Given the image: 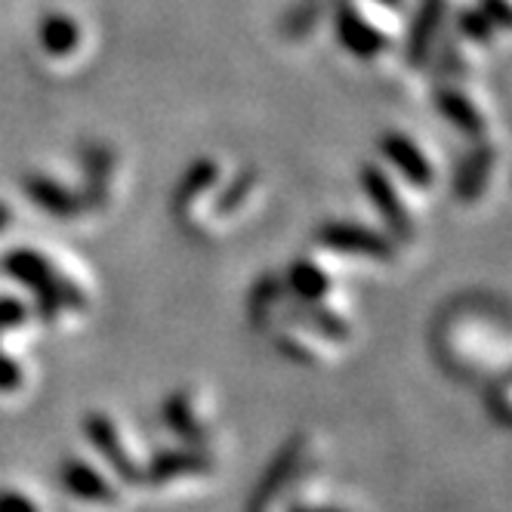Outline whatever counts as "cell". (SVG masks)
<instances>
[{"label":"cell","mask_w":512,"mask_h":512,"mask_svg":"<svg viewBox=\"0 0 512 512\" xmlns=\"http://www.w3.org/2000/svg\"><path fill=\"white\" fill-rule=\"evenodd\" d=\"M4 269L28 284L34 290V297H38L41 309L47 318H56L59 306H84V297L75 290V284H65L53 269L50 263L44 260L41 253H34V250H13L4 256Z\"/></svg>","instance_id":"6da1fadb"},{"label":"cell","mask_w":512,"mask_h":512,"mask_svg":"<svg viewBox=\"0 0 512 512\" xmlns=\"http://www.w3.org/2000/svg\"><path fill=\"white\" fill-rule=\"evenodd\" d=\"M303 448H306L303 438H294V442L284 445V451L272 460L260 485H256V491L250 497V512H269V506L281 497L284 485L297 475V469L303 463Z\"/></svg>","instance_id":"7a4b0ae2"},{"label":"cell","mask_w":512,"mask_h":512,"mask_svg":"<svg viewBox=\"0 0 512 512\" xmlns=\"http://www.w3.org/2000/svg\"><path fill=\"white\" fill-rule=\"evenodd\" d=\"M361 186L368 189L371 201L383 213V219L389 223V229L395 232V238L398 241H411L414 238V223H411L405 204H401V198L395 195L392 182L386 179V173L380 167H364L361 170Z\"/></svg>","instance_id":"3957f363"},{"label":"cell","mask_w":512,"mask_h":512,"mask_svg":"<svg viewBox=\"0 0 512 512\" xmlns=\"http://www.w3.org/2000/svg\"><path fill=\"white\" fill-rule=\"evenodd\" d=\"M321 241L334 250H346V253H364V256H377V260H392V241L364 229V226H355V223H327L321 229Z\"/></svg>","instance_id":"277c9868"},{"label":"cell","mask_w":512,"mask_h":512,"mask_svg":"<svg viewBox=\"0 0 512 512\" xmlns=\"http://www.w3.org/2000/svg\"><path fill=\"white\" fill-rule=\"evenodd\" d=\"M84 429H87V438H90V442L105 454V460L118 469L121 479H127V482H139V479H142V469L133 463V457H130L127 448L121 445L118 426H115L112 420H108L105 414H90L87 423H84Z\"/></svg>","instance_id":"5b68a950"},{"label":"cell","mask_w":512,"mask_h":512,"mask_svg":"<svg viewBox=\"0 0 512 512\" xmlns=\"http://www.w3.org/2000/svg\"><path fill=\"white\" fill-rule=\"evenodd\" d=\"M380 149H383V155L405 173V179L408 182H414V186H420V189H429L432 186V167H429V161H426V155L417 149V145L408 139V136H401V133H386L383 136V142H380Z\"/></svg>","instance_id":"8992f818"},{"label":"cell","mask_w":512,"mask_h":512,"mask_svg":"<svg viewBox=\"0 0 512 512\" xmlns=\"http://www.w3.org/2000/svg\"><path fill=\"white\" fill-rule=\"evenodd\" d=\"M59 479H62V488L68 494H75L78 500H90V503H112L115 500L112 485H108L93 466H87L81 460H65Z\"/></svg>","instance_id":"52a82bcc"},{"label":"cell","mask_w":512,"mask_h":512,"mask_svg":"<svg viewBox=\"0 0 512 512\" xmlns=\"http://www.w3.org/2000/svg\"><path fill=\"white\" fill-rule=\"evenodd\" d=\"M491 167H494V149L491 145H475V149L466 155V164L460 167L457 179H454V195L460 201L479 198V192L485 189V182L491 176Z\"/></svg>","instance_id":"ba28073f"},{"label":"cell","mask_w":512,"mask_h":512,"mask_svg":"<svg viewBox=\"0 0 512 512\" xmlns=\"http://www.w3.org/2000/svg\"><path fill=\"white\" fill-rule=\"evenodd\" d=\"M25 192L34 204H41L44 210L56 213V216H78V210L84 207V201L78 195H68V189L56 186L47 176H28Z\"/></svg>","instance_id":"9c48e42d"},{"label":"cell","mask_w":512,"mask_h":512,"mask_svg":"<svg viewBox=\"0 0 512 512\" xmlns=\"http://www.w3.org/2000/svg\"><path fill=\"white\" fill-rule=\"evenodd\" d=\"M204 469H210L207 454H201V451H173V454L158 457L149 466V479L152 482H170V479H176V475H192V472H204Z\"/></svg>","instance_id":"30bf717a"},{"label":"cell","mask_w":512,"mask_h":512,"mask_svg":"<svg viewBox=\"0 0 512 512\" xmlns=\"http://www.w3.org/2000/svg\"><path fill=\"white\" fill-rule=\"evenodd\" d=\"M164 420L170 423V429L182 438H189V442H204V426L195 420L192 414V405H189V395L186 392H176L167 405H164Z\"/></svg>","instance_id":"8fae6325"},{"label":"cell","mask_w":512,"mask_h":512,"mask_svg":"<svg viewBox=\"0 0 512 512\" xmlns=\"http://www.w3.org/2000/svg\"><path fill=\"white\" fill-rule=\"evenodd\" d=\"M287 281H290V287L297 290V297H303V300H309V303L321 300V297L327 294V290H331V278H327V275H324L315 263H309V260H300V263L290 266Z\"/></svg>","instance_id":"7c38bea8"},{"label":"cell","mask_w":512,"mask_h":512,"mask_svg":"<svg viewBox=\"0 0 512 512\" xmlns=\"http://www.w3.org/2000/svg\"><path fill=\"white\" fill-rule=\"evenodd\" d=\"M216 176H219V167H216L213 161H198V164H192V170L186 173V179H182V186H179V192H176V210H179V213L186 210L204 189L213 186Z\"/></svg>","instance_id":"4fadbf2b"},{"label":"cell","mask_w":512,"mask_h":512,"mask_svg":"<svg viewBox=\"0 0 512 512\" xmlns=\"http://www.w3.org/2000/svg\"><path fill=\"white\" fill-rule=\"evenodd\" d=\"M438 105L445 108V115L463 130V133H469V136H479L482 130H485V121H482V115L475 112V108L466 102V99H460L457 93H442L438 96Z\"/></svg>","instance_id":"5bb4252c"},{"label":"cell","mask_w":512,"mask_h":512,"mask_svg":"<svg viewBox=\"0 0 512 512\" xmlns=\"http://www.w3.org/2000/svg\"><path fill=\"white\" fill-rule=\"evenodd\" d=\"M250 182H253V173H244V176H238V179H235V186H232V192L219 198V210H235L238 198L244 201V195H247V189H250Z\"/></svg>","instance_id":"9a60e30c"},{"label":"cell","mask_w":512,"mask_h":512,"mask_svg":"<svg viewBox=\"0 0 512 512\" xmlns=\"http://www.w3.org/2000/svg\"><path fill=\"white\" fill-rule=\"evenodd\" d=\"M0 512H38L25 494H16V491H4L0 494Z\"/></svg>","instance_id":"2e32d148"},{"label":"cell","mask_w":512,"mask_h":512,"mask_svg":"<svg viewBox=\"0 0 512 512\" xmlns=\"http://www.w3.org/2000/svg\"><path fill=\"white\" fill-rule=\"evenodd\" d=\"M19 380H22V371L16 368L10 358L0 355V389H16Z\"/></svg>","instance_id":"e0dca14e"},{"label":"cell","mask_w":512,"mask_h":512,"mask_svg":"<svg viewBox=\"0 0 512 512\" xmlns=\"http://www.w3.org/2000/svg\"><path fill=\"white\" fill-rule=\"evenodd\" d=\"M10 223V210L4 207V204H0V229H4Z\"/></svg>","instance_id":"ac0fdd59"},{"label":"cell","mask_w":512,"mask_h":512,"mask_svg":"<svg viewBox=\"0 0 512 512\" xmlns=\"http://www.w3.org/2000/svg\"><path fill=\"white\" fill-rule=\"evenodd\" d=\"M290 512H337V509H309V506H297V509H290Z\"/></svg>","instance_id":"d6986e66"}]
</instances>
